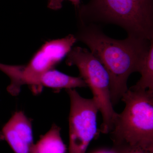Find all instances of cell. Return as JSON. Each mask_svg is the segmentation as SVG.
Instances as JSON below:
<instances>
[{
    "label": "cell",
    "instance_id": "5b68a950",
    "mask_svg": "<svg viewBox=\"0 0 153 153\" xmlns=\"http://www.w3.org/2000/svg\"><path fill=\"white\" fill-rule=\"evenodd\" d=\"M70 101L69 153H85L97 136L98 106L93 98L81 96L75 88L66 89Z\"/></svg>",
    "mask_w": 153,
    "mask_h": 153
},
{
    "label": "cell",
    "instance_id": "3957f363",
    "mask_svg": "<svg viewBox=\"0 0 153 153\" xmlns=\"http://www.w3.org/2000/svg\"><path fill=\"white\" fill-rule=\"evenodd\" d=\"M121 100L125 107L116 114L109 132L113 145L153 151V91L128 88Z\"/></svg>",
    "mask_w": 153,
    "mask_h": 153
},
{
    "label": "cell",
    "instance_id": "ba28073f",
    "mask_svg": "<svg viewBox=\"0 0 153 153\" xmlns=\"http://www.w3.org/2000/svg\"><path fill=\"white\" fill-rule=\"evenodd\" d=\"M1 136L15 153H32L34 144L32 122L23 111L12 116L2 128Z\"/></svg>",
    "mask_w": 153,
    "mask_h": 153
},
{
    "label": "cell",
    "instance_id": "52a82bcc",
    "mask_svg": "<svg viewBox=\"0 0 153 153\" xmlns=\"http://www.w3.org/2000/svg\"><path fill=\"white\" fill-rule=\"evenodd\" d=\"M25 85L32 88L35 92H39L43 87L58 90L87 87L84 80L79 76H69L53 68L42 74L12 80L7 91L11 95L16 96L19 95L21 88Z\"/></svg>",
    "mask_w": 153,
    "mask_h": 153
},
{
    "label": "cell",
    "instance_id": "7a4b0ae2",
    "mask_svg": "<svg viewBox=\"0 0 153 153\" xmlns=\"http://www.w3.org/2000/svg\"><path fill=\"white\" fill-rule=\"evenodd\" d=\"M76 12L78 24L116 25L127 37L153 40V0H90Z\"/></svg>",
    "mask_w": 153,
    "mask_h": 153
},
{
    "label": "cell",
    "instance_id": "7c38bea8",
    "mask_svg": "<svg viewBox=\"0 0 153 153\" xmlns=\"http://www.w3.org/2000/svg\"><path fill=\"white\" fill-rule=\"evenodd\" d=\"M65 1L71 2L74 5L76 11L81 5V0H48V7L49 9L54 10H60L62 7V4Z\"/></svg>",
    "mask_w": 153,
    "mask_h": 153
},
{
    "label": "cell",
    "instance_id": "6da1fadb",
    "mask_svg": "<svg viewBox=\"0 0 153 153\" xmlns=\"http://www.w3.org/2000/svg\"><path fill=\"white\" fill-rule=\"evenodd\" d=\"M74 35L76 41L87 46L107 71L114 106L128 89L130 75L141 70L153 40L129 37L117 40L105 35L100 26L80 24Z\"/></svg>",
    "mask_w": 153,
    "mask_h": 153
},
{
    "label": "cell",
    "instance_id": "30bf717a",
    "mask_svg": "<svg viewBox=\"0 0 153 153\" xmlns=\"http://www.w3.org/2000/svg\"><path fill=\"white\" fill-rule=\"evenodd\" d=\"M140 78L136 83L130 88L135 90H149L153 91V41L142 68L140 72Z\"/></svg>",
    "mask_w": 153,
    "mask_h": 153
},
{
    "label": "cell",
    "instance_id": "8fae6325",
    "mask_svg": "<svg viewBox=\"0 0 153 153\" xmlns=\"http://www.w3.org/2000/svg\"><path fill=\"white\" fill-rule=\"evenodd\" d=\"M111 151L112 153H153V151L138 147L122 145H113Z\"/></svg>",
    "mask_w": 153,
    "mask_h": 153
},
{
    "label": "cell",
    "instance_id": "8992f818",
    "mask_svg": "<svg viewBox=\"0 0 153 153\" xmlns=\"http://www.w3.org/2000/svg\"><path fill=\"white\" fill-rule=\"evenodd\" d=\"M76 41L73 34L47 41L27 64L10 65L0 63V70L9 78L36 75L47 72L53 69L67 56Z\"/></svg>",
    "mask_w": 153,
    "mask_h": 153
},
{
    "label": "cell",
    "instance_id": "277c9868",
    "mask_svg": "<svg viewBox=\"0 0 153 153\" xmlns=\"http://www.w3.org/2000/svg\"><path fill=\"white\" fill-rule=\"evenodd\" d=\"M66 64L76 66L79 77L89 87L94 100L101 113L102 123L99 131L109 133L116 112L111 99L109 75L104 66L86 48L74 47L68 53Z\"/></svg>",
    "mask_w": 153,
    "mask_h": 153
},
{
    "label": "cell",
    "instance_id": "9c48e42d",
    "mask_svg": "<svg viewBox=\"0 0 153 153\" xmlns=\"http://www.w3.org/2000/svg\"><path fill=\"white\" fill-rule=\"evenodd\" d=\"M67 148L60 135V128L53 125L34 144L32 153H66Z\"/></svg>",
    "mask_w": 153,
    "mask_h": 153
}]
</instances>
